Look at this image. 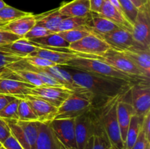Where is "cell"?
<instances>
[{"instance_id": "obj_1", "label": "cell", "mask_w": 150, "mask_h": 149, "mask_svg": "<svg viewBox=\"0 0 150 149\" xmlns=\"http://www.w3.org/2000/svg\"><path fill=\"white\" fill-rule=\"evenodd\" d=\"M70 73L75 83L87 92L94 109L101 108L114 98L127 93L134 85L75 69Z\"/></svg>"}, {"instance_id": "obj_2", "label": "cell", "mask_w": 150, "mask_h": 149, "mask_svg": "<svg viewBox=\"0 0 150 149\" xmlns=\"http://www.w3.org/2000/svg\"><path fill=\"white\" fill-rule=\"evenodd\" d=\"M65 66L71 67L75 70L86 72L98 74L114 80H123L133 84L142 83V82H149V80H145L125 74L98 58L76 57L70 60Z\"/></svg>"}, {"instance_id": "obj_3", "label": "cell", "mask_w": 150, "mask_h": 149, "mask_svg": "<svg viewBox=\"0 0 150 149\" xmlns=\"http://www.w3.org/2000/svg\"><path fill=\"white\" fill-rule=\"evenodd\" d=\"M121 96L114 98L101 108L93 109L95 122L105 131L111 145L117 149H124L117 114V102Z\"/></svg>"}, {"instance_id": "obj_4", "label": "cell", "mask_w": 150, "mask_h": 149, "mask_svg": "<svg viewBox=\"0 0 150 149\" xmlns=\"http://www.w3.org/2000/svg\"><path fill=\"white\" fill-rule=\"evenodd\" d=\"M93 109L92 102L87 96L73 92L59 107L54 119L76 118Z\"/></svg>"}, {"instance_id": "obj_5", "label": "cell", "mask_w": 150, "mask_h": 149, "mask_svg": "<svg viewBox=\"0 0 150 149\" xmlns=\"http://www.w3.org/2000/svg\"><path fill=\"white\" fill-rule=\"evenodd\" d=\"M12 135L19 142L23 149H32L39 133V121L5 120Z\"/></svg>"}, {"instance_id": "obj_6", "label": "cell", "mask_w": 150, "mask_h": 149, "mask_svg": "<svg viewBox=\"0 0 150 149\" xmlns=\"http://www.w3.org/2000/svg\"><path fill=\"white\" fill-rule=\"evenodd\" d=\"M98 36L103 39L109 45L111 49L120 52L129 50L150 48L141 45L137 41L135 40L130 32L121 28H119L106 34Z\"/></svg>"}, {"instance_id": "obj_7", "label": "cell", "mask_w": 150, "mask_h": 149, "mask_svg": "<svg viewBox=\"0 0 150 149\" xmlns=\"http://www.w3.org/2000/svg\"><path fill=\"white\" fill-rule=\"evenodd\" d=\"M68 49L73 52L101 58V56L111 48L109 45L99 36L91 33L80 40L70 44Z\"/></svg>"}, {"instance_id": "obj_8", "label": "cell", "mask_w": 150, "mask_h": 149, "mask_svg": "<svg viewBox=\"0 0 150 149\" xmlns=\"http://www.w3.org/2000/svg\"><path fill=\"white\" fill-rule=\"evenodd\" d=\"M101 60L125 74L145 80H150L149 77H146L143 72L135 65L134 63L132 62L122 52L109 49L101 56Z\"/></svg>"}, {"instance_id": "obj_9", "label": "cell", "mask_w": 150, "mask_h": 149, "mask_svg": "<svg viewBox=\"0 0 150 149\" xmlns=\"http://www.w3.org/2000/svg\"><path fill=\"white\" fill-rule=\"evenodd\" d=\"M131 34L139 43L150 48V1L138 8Z\"/></svg>"}, {"instance_id": "obj_10", "label": "cell", "mask_w": 150, "mask_h": 149, "mask_svg": "<svg viewBox=\"0 0 150 149\" xmlns=\"http://www.w3.org/2000/svg\"><path fill=\"white\" fill-rule=\"evenodd\" d=\"M55 135L66 149H77L75 118L54 119L49 123Z\"/></svg>"}, {"instance_id": "obj_11", "label": "cell", "mask_w": 150, "mask_h": 149, "mask_svg": "<svg viewBox=\"0 0 150 149\" xmlns=\"http://www.w3.org/2000/svg\"><path fill=\"white\" fill-rule=\"evenodd\" d=\"M130 103L135 115L141 117L150 111L149 82H142L134 84L130 91Z\"/></svg>"}, {"instance_id": "obj_12", "label": "cell", "mask_w": 150, "mask_h": 149, "mask_svg": "<svg viewBox=\"0 0 150 149\" xmlns=\"http://www.w3.org/2000/svg\"><path fill=\"white\" fill-rule=\"evenodd\" d=\"M77 149H84L89 139L95 134L93 110L75 118Z\"/></svg>"}, {"instance_id": "obj_13", "label": "cell", "mask_w": 150, "mask_h": 149, "mask_svg": "<svg viewBox=\"0 0 150 149\" xmlns=\"http://www.w3.org/2000/svg\"><path fill=\"white\" fill-rule=\"evenodd\" d=\"M73 91L63 87L50 86H33L29 89V94L37 96L59 108Z\"/></svg>"}, {"instance_id": "obj_14", "label": "cell", "mask_w": 150, "mask_h": 149, "mask_svg": "<svg viewBox=\"0 0 150 149\" xmlns=\"http://www.w3.org/2000/svg\"><path fill=\"white\" fill-rule=\"evenodd\" d=\"M16 98L25 99L29 102L34 112L36 114L39 122L50 123L55 118L58 108L44 99L32 95H23L17 96Z\"/></svg>"}, {"instance_id": "obj_15", "label": "cell", "mask_w": 150, "mask_h": 149, "mask_svg": "<svg viewBox=\"0 0 150 149\" xmlns=\"http://www.w3.org/2000/svg\"><path fill=\"white\" fill-rule=\"evenodd\" d=\"M32 149H66L58 140L49 123L39 122V133Z\"/></svg>"}, {"instance_id": "obj_16", "label": "cell", "mask_w": 150, "mask_h": 149, "mask_svg": "<svg viewBox=\"0 0 150 149\" xmlns=\"http://www.w3.org/2000/svg\"><path fill=\"white\" fill-rule=\"evenodd\" d=\"M127 93H124L120 96L117 105V120H118L119 127H120V133H121L122 140L124 144L126 140L130 119H131V117L135 115L134 110H133V106L130 102H128L125 99V96Z\"/></svg>"}, {"instance_id": "obj_17", "label": "cell", "mask_w": 150, "mask_h": 149, "mask_svg": "<svg viewBox=\"0 0 150 149\" xmlns=\"http://www.w3.org/2000/svg\"><path fill=\"white\" fill-rule=\"evenodd\" d=\"M98 14L108 19L110 21L115 23L121 29L132 33V31H133L132 23L127 20L125 15L120 10H117L108 0H104L103 4Z\"/></svg>"}, {"instance_id": "obj_18", "label": "cell", "mask_w": 150, "mask_h": 149, "mask_svg": "<svg viewBox=\"0 0 150 149\" xmlns=\"http://www.w3.org/2000/svg\"><path fill=\"white\" fill-rule=\"evenodd\" d=\"M36 15L32 14L19 18L14 20L0 25V28L3 30L7 31L20 37L23 36L36 24Z\"/></svg>"}, {"instance_id": "obj_19", "label": "cell", "mask_w": 150, "mask_h": 149, "mask_svg": "<svg viewBox=\"0 0 150 149\" xmlns=\"http://www.w3.org/2000/svg\"><path fill=\"white\" fill-rule=\"evenodd\" d=\"M39 48H45L42 45L21 38V39H18V40L14 41V42L7 44V45L0 46V51L18 56L21 57V58H24V57L28 56L29 54L33 53L34 51L38 50Z\"/></svg>"}, {"instance_id": "obj_20", "label": "cell", "mask_w": 150, "mask_h": 149, "mask_svg": "<svg viewBox=\"0 0 150 149\" xmlns=\"http://www.w3.org/2000/svg\"><path fill=\"white\" fill-rule=\"evenodd\" d=\"M59 12L67 17H83L90 14L89 0H73L59 7Z\"/></svg>"}, {"instance_id": "obj_21", "label": "cell", "mask_w": 150, "mask_h": 149, "mask_svg": "<svg viewBox=\"0 0 150 149\" xmlns=\"http://www.w3.org/2000/svg\"><path fill=\"white\" fill-rule=\"evenodd\" d=\"M0 78H7L11 80L24 82L35 86H45L42 83L36 73L29 70H8L4 68L0 72Z\"/></svg>"}, {"instance_id": "obj_22", "label": "cell", "mask_w": 150, "mask_h": 149, "mask_svg": "<svg viewBox=\"0 0 150 149\" xmlns=\"http://www.w3.org/2000/svg\"><path fill=\"white\" fill-rule=\"evenodd\" d=\"M35 86L7 78H0V93L10 95L15 97L29 94V89Z\"/></svg>"}, {"instance_id": "obj_23", "label": "cell", "mask_w": 150, "mask_h": 149, "mask_svg": "<svg viewBox=\"0 0 150 149\" xmlns=\"http://www.w3.org/2000/svg\"><path fill=\"white\" fill-rule=\"evenodd\" d=\"M122 53L150 78V48L129 50Z\"/></svg>"}, {"instance_id": "obj_24", "label": "cell", "mask_w": 150, "mask_h": 149, "mask_svg": "<svg viewBox=\"0 0 150 149\" xmlns=\"http://www.w3.org/2000/svg\"><path fill=\"white\" fill-rule=\"evenodd\" d=\"M87 27L92 33L97 35L106 34L120 28L108 19L92 12H91V18Z\"/></svg>"}, {"instance_id": "obj_25", "label": "cell", "mask_w": 150, "mask_h": 149, "mask_svg": "<svg viewBox=\"0 0 150 149\" xmlns=\"http://www.w3.org/2000/svg\"><path fill=\"white\" fill-rule=\"evenodd\" d=\"M36 24L48 29L54 33L58 32V29L61 22L67 18L59 12L58 8L45 13L36 15Z\"/></svg>"}, {"instance_id": "obj_26", "label": "cell", "mask_w": 150, "mask_h": 149, "mask_svg": "<svg viewBox=\"0 0 150 149\" xmlns=\"http://www.w3.org/2000/svg\"><path fill=\"white\" fill-rule=\"evenodd\" d=\"M144 117L133 115L130 119L127 129L126 140L124 144V149H131L137 140L138 137L142 131Z\"/></svg>"}, {"instance_id": "obj_27", "label": "cell", "mask_w": 150, "mask_h": 149, "mask_svg": "<svg viewBox=\"0 0 150 149\" xmlns=\"http://www.w3.org/2000/svg\"><path fill=\"white\" fill-rule=\"evenodd\" d=\"M29 41L40 45L45 48H68L70 43L64 40L57 33L50 34L41 37L30 39Z\"/></svg>"}, {"instance_id": "obj_28", "label": "cell", "mask_w": 150, "mask_h": 149, "mask_svg": "<svg viewBox=\"0 0 150 149\" xmlns=\"http://www.w3.org/2000/svg\"><path fill=\"white\" fill-rule=\"evenodd\" d=\"M90 18L91 13L89 15L86 16H83V17H67L59 24L58 32L87 26L89 23V20H90Z\"/></svg>"}, {"instance_id": "obj_29", "label": "cell", "mask_w": 150, "mask_h": 149, "mask_svg": "<svg viewBox=\"0 0 150 149\" xmlns=\"http://www.w3.org/2000/svg\"><path fill=\"white\" fill-rule=\"evenodd\" d=\"M92 33L87 26L79 28V29H71V30L63 31V32H58V34L68 43L71 44L75 42L80 40L82 38L85 37L87 35Z\"/></svg>"}, {"instance_id": "obj_30", "label": "cell", "mask_w": 150, "mask_h": 149, "mask_svg": "<svg viewBox=\"0 0 150 149\" xmlns=\"http://www.w3.org/2000/svg\"><path fill=\"white\" fill-rule=\"evenodd\" d=\"M105 131L95 134L89 139L84 149H109L111 147Z\"/></svg>"}, {"instance_id": "obj_31", "label": "cell", "mask_w": 150, "mask_h": 149, "mask_svg": "<svg viewBox=\"0 0 150 149\" xmlns=\"http://www.w3.org/2000/svg\"><path fill=\"white\" fill-rule=\"evenodd\" d=\"M30 14L32 13L22 11V10L14 8V7H10L7 4L5 7L0 10V22L4 24V23H8V22L16 20L19 18L29 15Z\"/></svg>"}, {"instance_id": "obj_32", "label": "cell", "mask_w": 150, "mask_h": 149, "mask_svg": "<svg viewBox=\"0 0 150 149\" xmlns=\"http://www.w3.org/2000/svg\"><path fill=\"white\" fill-rule=\"evenodd\" d=\"M18 120L23 121H38V117L34 112L32 106L25 99H20L18 108Z\"/></svg>"}, {"instance_id": "obj_33", "label": "cell", "mask_w": 150, "mask_h": 149, "mask_svg": "<svg viewBox=\"0 0 150 149\" xmlns=\"http://www.w3.org/2000/svg\"><path fill=\"white\" fill-rule=\"evenodd\" d=\"M19 102L20 99L16 98L14 100L7 104L0 112V118L4 120H18V108Z\"/></svg>"}, {"instance_id": "obj_34", "label": "cell", "mask_w": 150, "mask_h": 149, "mask_svg": "<svg viewBox=\"0 0 150 149\" xmlns=\"http://www.w3.org/2000/svg\"><path fill=\"white\" fill-rule=\"evenodd\" d=\"M122 10L127 20L133 25L138 13V8L130 1V0H118Z\"/></svg>"}, {"instance_id": "obj_35", "label": "cell", "mask_w": 150, "mask_h": 149, "mask_svg": "<svg viewBox=\"0 0 150 149\" xmlns=\"http://www.w3.org/2000/svg\"><path fill=\"white\" fill-rule=\"evenodd\" d=\"M23 59L25 61H26L28 64H31V65L34 66V67H39V68H45V67L58 66L55 63L52 62V61H50L48 60L45 59V58L38 56H28L23 58Z\"/></svg>"}, {"instance_id": "obj_36", "label": "cell", "mask_w": 150, "mask_h": 149, "mask_svg": "<svg viewBox=\"0 0 150 149\" xmlns=\"http://www.w3.org/2000/svg\"><path fill=\"white\" fill-rule=\"evenodd\" d=\"M53 33H54V32H51V31L45 29V28L42 27V26L35 25V26H33V28H32V29L23 36V38L26 39V40H30V39L41 37L45 36V35H48Z\"/></svg>"}, {"instance_id": "obj_37", "label": "cell", "mask_w": 150, "mask_h": 149, "mask_svg": "<svg viewBox=\"0 0 150 149\" xmlns=\"http://www.w3.org/2000/svg\"><path fill=\"white\" fill-rule=\"evenodd\" d=\"M22 58H23L18 56L0 51V72L7 66L10 65V64H13V63L17 62V61L21 60Z\"/></svg>"}, {"instance_id": "obj_38", "label": "cell", "mask_w": 150, "mask_h": 149, "mask_svg": "<svg viewBox=\"0 0 150 149\" xmlns=\"http://www.w3.org/2000/svg\"><path fill=\"white\" fill-rule=\"evenodd\" d=\"M20 39H21V37L0 28V46L7 45Z\"/></svg>"}, {"instance_id": "obj_39", "label": "cell", "mask_w": 150, "mask_h": 149, "mask_svg": "<svg viewBox=\"0 0 150 149\" xmlns=\"http://www.w3.org/2000/svg\"><path fill=\"white\" fill-rule=\"evenodd\" d=\"M2 147L4 149H23L19 142L10 134L2 143Z\"/></svg>"}, {"instance_id": "obj_40", "label": "cell", "mask_w": 150, "mask_h": 149, "mask_svg": "<svg viewBox=\"0 0 150 149\" xmlns=\"http://www.w3.org/2000/svg\"><path fill=\"white\" fill-rule=\"evenodd\" d=\"M11 134L10 128L4 119L0 118V143L2 144L4 140Z\"/></svg>"}, {"instance_id": "obj_41", "label": "cell", "mask_w": 150, "mask_h": 149, "mask_svg": "<svg viewBox=\"0 0 150 149\" xmlns=\"http://www.w3.org/2000/svg\"><path fill=\"white\" fill-rule=\"evenodd\" d=\"M142 131L144 132L148 141L150 142V111L148 112L144 117Z\"/></svg>"}, {"instance_id": "obj_42", "label": "cell", "mask_w": 150, "mask_h": 149, "mask_svg": "<svg viewBox=\"0 0 150 149\" xmlns=\"http://www.w3.org/2000/svg\"><path fill=\"white\" fill-rule=\"evenodd\" d=\"M149 141H148L147 139L146 138L143 131H141L136 143H135L134 145L133 146V148H132L131 149H145L146 143H147Z\"/></svg>"}, {"instance_id": "obj_43", "label": "cell", "mask_w": 150, "mask_h": 149, "mask_svg": "<svg viewBox=\"0 0 150 149\" xmlns=\"http://www.w3.org/2000/svg\"><path fill=\"white\" fill-rule=\"evenodd\" d=\"M103 2L104 0H89L91 12L95 13H99Z\"/></svg>"}, {"instance_id": "obj_44", "label": "cell", "mask_w": 150, "mask_h": 149, "mask_svg": "<svg viewBox=\"0 0 150 149\" xmlns=\"http://www.w3.org/2000/svg\"><path fill=\"white\" fill-rule=\"evenodd\" d=\"M16 97L13 96H10V95H6V94H1L0 93V112L3 110V108L12 102L14 100Z\"/></svg>"}, {"instance_id": "obj_45", "label": "cell", "mask_w": 150, "mask_h": 149, "mask_svg": "<svg viewBox=\"0 0 150 149\" xmlns=\"http://www.w3.org/2000/svg\"><path fill=\"white\" fill-rule=\"evenodd\" d=\"M130 1H131L137 8H139V7H141L142 6L144 5L145 4H146V3L150 1V0H130Z\"/></svg>"}, {"instance_id": "obj_46", "label": "cell", "mask_w": 150, "mask_h": 149, "mask_svg": "<svg viewBox=\"0 0 150 149\" xmlns=\"http://www.w3.org/2000/svg\"><path fill=\"white\" fill-rule=\"evenodd\" d=\"M6 5H7V4H6V3L4 2L3 0H0V10H1V9H2L3 7H5Z\"/></svg>"}, {"instance_id": "obj_47", "label": "cell", "mask_w": 150, "mask_h": 149, "mask_svg": "<svg viewBox=\"0 0 150 149\" xmlns=\"http://www.w3.org/2000/svg\"><path fill=\"white\" fill-rule=\"evenodd\" d=\"M145 149H150V142H148V143H146V147H145Z\"/></svg>"}, {"instance_id": "obj_48", "label": "cell", "mask_w": 150, "mask_h": 149, "mask_svg": "<svg viewBox=\"0 0 150 149\" xmlns=\"http://www.w3.org/2000/svg\"><path fill=\"white\" fill-rule=\"evenodd\" d=\"M109 149H117V148H114V147H112V146H111V147L109 148Z\"/></svg>"}, {"instance_id": "obj_49", "label": "cell", "mask_w": 150, "mask_h": 149, "mask_svg": "<svg viewBox=\"0 0 150 149\" xmlns=\"http://www.w3.org/2000/svg\"><path fill=\"white\" fill-rule=\"evenodd\" d=\"M1 147H2V144H1V143H0V148H1Z\"/></svg>"}, {"instance_id": "obj_50", "label": "cell", "mask_w": 150, "mask_h": 149, "mask_svg": "<svg viewBox=\"0 0 150 149\" xmlns=\"http://www.w3.org/2000/svg\"><path fill=\"white\" fill-rule=\"evenodd\" d=\"M0 149H4V148L3 147H1V148H0Z\"/></svg>"}, {"instance_id": "obj_51", "label": "cell", "mask_w": 150, "mask_h": 149, "mask_svg": "<svg viewBox=\"0 0 150 149\" xmlns=\"http://www.w3.org/2000/svg\"><path fill=\"white\" fill-rule=\"evenodd\" d=\"M1 24H2V23H1V22H0V25H1Z\"/></svg>"}]
</instances>
